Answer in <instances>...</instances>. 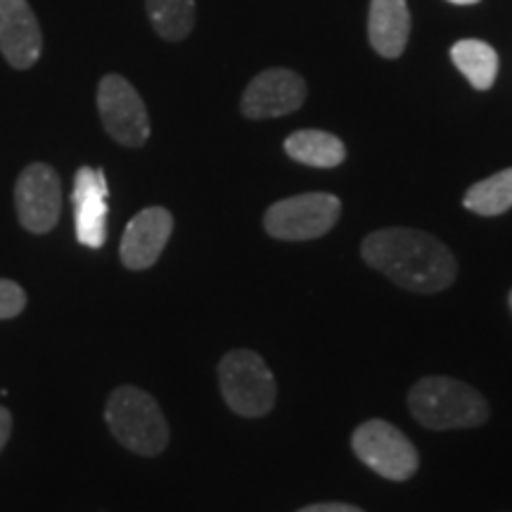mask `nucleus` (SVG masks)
Instances as JSON below:
<instances>
[{"label":"nucleus","instance_id":"obj_3","mask_svg":"<svg viewBox=\"0 0 512 512\" xmlns=\"http://www.w3.org/2000/svg\"><path fill=\"white\" fill-rule=\"evenodd\" d=\"M105 420L112 437L138 456H159L169 444V425L155 396L131 384L114 389L110 394Z\"/></svg>","mask_w":512,"mask_h":512},{"label":"nucleus","instance_id":"obj_8","mask_svg":"<svg viewBox=\"0 0 512 512\" xmlns=\"http://www.w3.org/2000/svg\"><path fill=\"white\" fill-rule=\"evenodd\" d=\"M17 219L29 233L46 235L57 226L62 211V183L50 164L36 162L15 183Z\"/></svg>","mask_w":512,"mask_h":512},{"label":"nucleus","instance_id":"obj_22","mask_svg":"<svg viewBox=\"0 0 512 512\" xmlns=\"http://www.w3.org/2000/svg\"><path fill=\"white\" fill-rule=\"evenodd\" d=\"M510 309H512V292H510Z\"/></svg>","mask_w":512,"mask_h":512},{"label":"nucleus","instance_id":"obj_21","mask_svg":"<svg viewBox=\"0 0 512 512\" xmlns=\"http://www.w3.org/2000/svg\"><path fill=\"white\" fill-rule=\"evenodd\" d=\"M448 3H453V5H475V3H479V0H448Z\"/></svg>","mask_w":512,"mask_h":512},{"label":"nucleus","instance_id":"obj_7","mask_svg":"<svg viewBox=\"0 0 512 512\" xmlns=\"http://www.w3.org/2000/svg\"><path fill=\"white\" fill-rule=\"evenodd\" d=\"M98 110L105 131L126 147H143L150 138L145 102L124 76L107 74L98 86Z\"/></svg>","mask_w":512,"mask_h":512},{"label":"nucleus","instance_id":"obj_4","mask_svg":"<svg viewBox=\"0 0 512 512\" xmlns=\"http://www.w3.org/2000/svg\"><path fill=\"white\" fill-rule=\"evenodd\" d=\"M219 384L230 411L242 418H261L275 403V377L256 351L235 349L223 356Z\"/></svg>","mask_w":512,"mask_h":512},{"label":"nucleus","instance_id":"obj_6","mask_svg":"<svg viewBox=\"0 0 512 512\" xmlns=\"http://www.w3.org/2000/svg\"><path fill=\"white\" fill-rule=\"evenodd\" d=\"M351 446L361 463L392 482H406L418 472L420 456L415 446L392 422L368 420L351 437Z\"/></svg>","mask_w":512,"mask_h":512},{"label":"nucleus","instance_id":"obj_12","mask_svg":"<svg viewBox=\"0 0 512 512\" xmlns=\"http://www.w3.org/2000/svg\"><path fill=\"white\" fill-rule=\"evenodd\" d=\"M0 53L15 69L34 67L41 57V27L27 0H0Z\"/></svg>","mask_w":512,"mask_h":512},{"label":"nucleus","instance_id":"obj_13","mask_svg":"<svg viewBox=\"0 0 512 512\" xmlns=\"http://www.w3.org/2000/svg\"><path fill=\"white\" fill-rule=\"evenodd\" d=\"M411 12L406 0H370L368 38L377 55L396 60L408 46Z\"/></svg>","mask_w":512,"mask_h":512},{"label":"nucleus","instance_id":"obj_1","mask_svg":"<svg viewBox=\"0 0 512 512\" xmlns=\"http://www.w3.org/2000/svg\"><path fill=\"white\" fill-rule=\"evenodd\" d=\"M361 254L375 271L411 292H441L451 287L458 275L451 249L430 233L413 228L375 230L363 240Z\"/></svg>","mask_w":512,"mask_h":512},{"label":"nucleus","instance_id":"obj_11","mask_svg":"<svg viewBox=\"0 0 512 512\" xmlns=\"http://www.w3.org/2000/svg\"><path fill=\"white\" fill-rule=\"evenodd\" d=\"M174 233V216L164 207H147L133 216L121 238V264L128 271H145L155 266L166 242Z\"/></svg>","mask_w":512,"mask_h":512},{"label":"nucleus","instance_id":"obj_14","mask_svg":"<svg viewBox=\"0 0 512 512\" xmlns=\"http://www.w3.org/2000/svg\"><path fill=\"white\" fill-rule=\"evenodd\" d=\"M285 152L294 162L313 166V169H332L347 159V147L332 133L306 128V131L292 133L285 140Z\"/></svg>","mask_w":512,"mask_h":512},{"label":"nucleus","instance_id":"obj_19","mask_svg":"<svg viewBox=\"0 0 512 512\" xmlns=\"http://www.w3.org/2000/svg\"><path fill=\"white\" fill-rule=\"evenodd\" d=\"M297 512H363V510L356 508V505H349V503H313Z\"/></svg>","mask_w":512,"mask_h":512},{"label":"nucleus","instance_id":"obj_17","mask_svg":"<svg viewBox=\"0 0 512 512\" xmlns=\"http://www.w3.org/2000/svg\"><path fill=\"white\" fill-rule=\"evenodd\" d=\"M147 17L164 41H183L195 27V0H145Z\"/></svg>","mask_w":512,"mask_h":512},{"label":"nucleus","instance_id":"obj_5","mask_svg":"<svg viewBox=\"0 0 512 512\" xmlns=\"http://www.w3.org/2000/svg\"><path fill=\"white\" fill-rule=\"evenodd\" d=\"M342 214V202L328 192L287 197L268 207L264 216L266 233L271 238L302 242L323 238Z\"/></svg>","mask_w":512,"mask_h":512},{"label":"nucleus","instance_id":"obj_15","mask_svg":"<svg viewBox=\"0 0 512 512\" xmlns=\"http://www.w3.org/2000/svg\"><path fill=\"white\" fill-rule=\"evenodd\" d=\"M451 60L458 72L470 81L477 91H489L498 76V53L489 43L477 38H465L451 48Z\"/></svg>","mask_w":512,"mask_h":512},{"label":"nucleus","instance_id":"obj_18","mask_svg":"<svg viewBox=\"0 0 512 512\" xmlns=\"http://www.w3.org/2000/svg\"><path fill=\"white\" fill-rule=\"evenodd\" d=\"M27 306V292L15 280L0 278V320L17 318Z\"/></svg>","mask_w":512,"mask_h":512},{"label":"nucleus","instance_id":"obj_10","mask_svg":"<svg viewBox=\"0 0 512 512\" xmlns=\"http://www.w3.org/2000/svg\"><path fill=\"white\" fill-rule=\"evenodd\" d=\"M107 178L102 169L93 166H81L74 176L72 204H74V226L76 240L83 247L100 249L107 240Z\"/></svg>","mask_w":512,"mask_h":512},{"label":"nucleus","instance_id":"obj_16","mask_svg":"<svg viewBox=\"0 0 512 512\" xmlns=\"http://www.w3.org/2000/svg\"><path fill=\"white\" fill-rule=\"evenodd\" d=\"M465 209L479 216H501L512 209V169L484 178L465 192Z\"/></svg>","mask_w":512,"mask_h":512},{"label":"nucleus","instance_id":"obj_9","mask_svg":"<svg viewBox=\"0 0 512 512\" xmlns=\"http://www.w3.org/2000/svg\"><path fill=\"white\" fill-rule=\"evenodd\" d=\"M306 100V83L292 69H266L245 88L240 110L247 119H275L297 112Z\"/></svg>","mask_w":512,"mask_h":512},{"label":"nucleus","instance_id":"obj_2","mask_svg":"<svg viewBox=\"0 0 512 512\" xmlns=\"http://www.w3.org/2000/svg\"><path fill=\"white\" fill-rule=\"evenodd\" d=\"M413 418L430 430H470L489 418L486 399L470 384L451 377H425L408 394Z\"/></svg>","mask_w":512,"mask_h":512},{"label":"nucleus","instance_id":"obj_20","mask_svg":"<svg viewBox=\"0 0 512 512\" xmlns=\"http://www.w3.org/2000/svg\"><path fill=\"white\" fill-rule=\"evenodd\" d=\"M12 434V413L0 403V451H3L5 444H8Z\"/></svg>","mask_w":512,"mask_h":512}]
</instances>
